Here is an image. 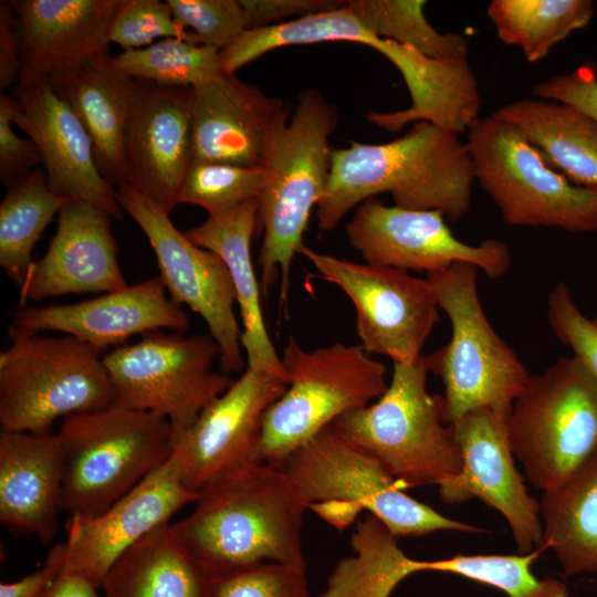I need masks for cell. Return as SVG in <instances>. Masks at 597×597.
<instances>
[{"mask_svg": "<svg viewBox=\"0 0 597 597\" xmlns=\"http://www.w3.org/2000/svg\"><path fill=\"white\" fill-rule=\"evenodd\" d=\"M473 182L460 135L416 122L391 142H352L333 150L327 186L316 207L317 224L334 230L352 209L384 192L398 207L437 210L458 221L471 208Z\"/></svg>", "mask_w": 597, "mask_h": 597, "instance_id": "obj_1", "label": "cell"}, {"mask_svg": "<svg viewBox=\"0 0 597 597\" xmlns=\"http://www.w3.org/2000/svg\"><path fill=\"white\" fill-rule=\"evenodd\" d=\"M307 509L280 467L254 462L200 490L192 512L171 526L210 576L264 562L306 565Z\"/></svg>", "mask_w": 597, "mask_h": 597, "instance_id": "obj_2", "label": "cell"}, {"mask_svg": "<svg viewBox=\"0 0 597 597\" xmlns=\"http://www.w3.org/2000/svg\"><path fill=\"white\" fill-rule=\"evenodd\" d=\"M337 107L317 90L302 92L290 118L272 133L262 167L266 185L259 197L256 234L260 286L264 297L280 279V303L287 300L294 255L303 242L312 210L327 186L332 153L329 136Z\"/></svg>", "mask_w": 597, "mask_h": 597, "instance_id": "obj_3", "label": "cell"}, {"mask_svg": "<svg viewBox=\"0 0 597 597\" xmlns=\"http://www.w3.org/2000/svg\"><path fill=\"white\" fill-rule=\"evenodd\" d=\"M63 510L93 517L107 510L174 453L176 430L160 415L113 405L62 419Z\"/></svg>", "mask_w": 597, "mask_h": 597, "instance_id": "obj_4", "label": "cell"}, {"mask_svg": "<svg viewBox=\"0 0 597 597\" xmlns=\"http://www.w3.org/2000/svg\"><path fill=\"white\" fill-rule=\"evenodd\" d=\"M426 356L394 363L385 392L370 405L348 411L333 427L349 442L377 459L404 489L438 485L457 475L462 457L441 397L427 389Z\"/></svg>", "mask_w": 597, "mask_h": 597, "instance_id": "obj_5", "label": "cell"}, {"mask_svg": "<svg viewBox=\"0 0 597 597\" xmlns=\"http://www.w3.org/2000/svg\"><path fill=\"white\" fill-rule=\"evenodd\" d=\"M473 264L457 262L427 275L438 307L451 324L449 342L427 355L429 371L443 386L442 415L448 425L481 408L510 412L530 375L483 312Z\"/></svg>", "mask_w": 597, "mask_h": 597, "instance_id": "obj_6", "label": "cell"}, {"mask_svg": "<svg viewBox=\"0 0 597 597\" xmlns=\"http://www.w3.org/2000/svg\"><path fill=\"white\" fill-rule=\"evenodd\" d=\"M8 335L0 352L1 430L52 432L59 418L115 405L104 352L69 335Z\"/></svg>", "mask_w": 597, "mask_h": 597, "instance_id": "obj_7", "label": "cell"}, {"mask_svg": "<svg viewBox=\"0 0 597 597\" xmlns=\"http://www.w3.org/2000/svg\"><path fill=\"white\" fill-rule=\"evenodd\" d=\"M512 452L527 480L557 489L597 455V379L572 355L530 376L512 404Z\"/></svg>", "mask_w": 597, "mask_h": 597, "instance_id": "obj_8", "label": "cell"}, {"mask_svg": "<svg viewBox=\"0 0 597 597\" xmlns=\"http://www.w3.org/2000/svg\"><path fill=\"white\" fill-rule=\"evenodd\" d=\"M286 389L265 411L258 462L280 465L342 415L364 408L387 389L386 366L360 345L311 350L290 337L281 356Z\"/></svg>", "mask_w": 597, "mask_h": 597, "instance_id": "obj_9", "label": "cell"}, {"mask_svg": "<svg viewBox=\"0 0 597 597\" xmlns=\"http://www.w3.org/2000/svg\"><path fill=\"white\" fill-rule=\"evenodd\" d=\"M474 181L513 227L597 231V190L570 182L552 168L515 125L494 115L468 129Z\"/></svg>", "mask_w": 597, "mask_h": 597, "instance_id": "obj_10", "label": "cell"}, {"mask_svg": "<svg viewBox=\"0 0 597 597\" xmlns=\"http://www.w3.org/2000/svg\"><path fill=\"white\" fill-rule=\"evenodd\" d=\"M310 509L335 502L356 514L366 510L399 536L437 531L468 533L483 528L449 519L406 494L404 486L373 455L346 440L329 425L277 465Z\"/></svg>", "mask_w": 597, "mask_h": 597, "instance_id": "obj_11", "label": "cell"}, {"mask_svg": "<svg viewBox=\"0 0 597 597\" xmlns=\"http://www.w3.org/2000/svg\"><path fill=\"white\" fill-rule=\"evenodd\" d=\"M220 350L209 334L158 329L143 334L104 354V365L115 392V405L166 417L176 433L232 384L217 371Z\"/></svg>", "mask_w": 597, "mask_h": 597, "instance_id": "obj_12", "label": "cell"}, {"mask_svg": "<svg viewBox=\"0 0 597 597\" xmlns=\"http://www.w3.org/2000/svg\"><path fill=\"white\" fill-rule=\"evenodd\" d=\"M320 277L339 287L356 312V333L369 355L392 363L420 358L439 321L438 304L427 279L389 266L360 263L301 245Z\"/></svg>", "mask_w": 597, "mask_h": 597, "instance_id": "obj_13", "label": "cell"}, {"mask_svg": "<svg viewBox=\"0 0 597 597\" xmlns=\"http://www.w3.org/2000/svg\"><path fill=\"white\" fill-rule=\"evenodd\" d=\"M116 192L122 210L148 239L169 296L205 321L220 350V370L230 374L245 369L242 327L234 312L235 292L223 260L193 243L174 226L168 212L143 193L125 185L118 186Z\"/></svg>", "mask_w": 597, "mask_h": 597, "instance_id": "obj_14", "label": "cell"}, {"mask_svg": "<svg viewBox=\"0 0 597 597\" xmlns=\"http://www.w3.org/2000/svg\"><path fill=\"white\" fill-rule=\"evenodd\" d=\"M437 210L387 206L375 197L357 206L345 232L365 263L405 271H446L457 262L473 264L489 279L501 277L511 264L505 242L480 244L459 240Z\"/></svg>", "mask_w": 597, "mask_h": 597, "instance_id": "obj_15", "label": "cell"}, {"mask_svg": "<svg viewBox=\"0 0 597 597\" xmlns=\"http://www.w3.org/2000/svg\"><path fill=\"white\" fill-rule=\"evenodd\" d=\"M509 413L481 408L451 425L461 452L462 469L437 486L447 504L478 498L495 509L507 522L519 554H527L544 548L541 504L528 494L514 464Z\"/></svg>", "mask_w": 597, "mask_h": 597, "instance_id": "obj_16", "label": "cell"}, {"mask_svg": "<svg viewBox=\"0 0 597 597\" xmlns=\"http://www.w3.org/2000/svg\"><path fill=\"white\" fill-rule=\"evenodd\" d=\"M285 389L283 379L245 367L191 426L176 433L174 453L185 484L199 492L258 462L264 413Z\"/></svg>", "mask_w": 597, "mask_h": 597, "instance_id": "obj_17", "label": "cell"}, {"mask_svg": "<svg viewBox=\"0 0 597 597\" xmlns=\"http://www.w3.org/2000/svg\"><path fill=\"white\" fill-rule=\"evenodd\" d=\"M199 492L181 476L175 453L133 490L93 517L69 516L65 522L66 564L97 587L114 563L155 528L170 523L172 515Z\"/></svg>", "mask_w": 597, "mask_h": 597, "instance_id": "obj_18", "label": "cell"}, {"mask_svg": "<svg viewBox=\"0 0 597 597\" xmlns=\"http://www.w3.org/2000/svg\"><path fill=\"white\" fill-rule=\"evenodd\" d=\"M189 316L168 294L160 276L70 304L18 306L8 332H55L106 353L135 335L185 332Z\"/></svg>", "mask_w": 597, "mask_h": 597, "instance_id": "obj_19", "label": "cell"}, {"mask_svg": "<svg viewBox=\"0 0 597 597\" xmlns=\"http://www.w3.org/2000/svg\"><path fill=\"white\" fill-rule=\"evenodd\" d=\"M192 87L138 81L125 142V186L170 212L192 163ZM122 185V186H123Z\"/></svg>", "mask_w": 597, "mask_h": 597, "instance_id": "obj_20", "label": "cell"}, {"mask_svg": "<svg viewBox=\"0 0 597 597\" xmlns=\"http://www.w3.org/2000/svg\"><path fill=\"white\" fill-rule=\"evenodd\" d=\"M11 93L20 105L14 124L35 145L50 189L121 220L123 210L116 189L101 174L87 132L50 81L18 83Z\"/></svg>", "mask_w": 597, "mask_h": 597, "instance_id": "obj_21", "label": "cell"}, {"mask_svg": "<svg viewBox=\"0 0 597 597\" xmlns=\"http://www.w3.org/2000/svg\"><path fill=\"white\" fill-rule=\"evenodd\" d=\"M290 115L281 98L222 72L192 87V161L262 167L272 133Z\"/></svg>", "mask_w": 597, "mask_h": 597, "instance_id": "obj_22", "label": "cell"}, {"mask_svg": "<svg viewBox=\"0 0 597 597\" xmlns=\"http://www.w3.org/2000/svg\"><path fill=\"white\" fill-rule=\"evenodd\" d=\"M112 217L70 200L57 216L56 231L19 286V306L66 294L107 293L128 284L117 260Z\"/></svg>", "mask_w": 597, "mask_h": 597, "instance_id": "obj_23", "label": "cell"}, {"mask_svg": "<svg viewBox=\"0 0 597 597\" xmlns=\"http://www.w3.org/2000/svg\"><path fill=\"white\" fill-rule=\"evenodd\" d=\"M19 83L51 81L108 53L119 0H13Z\"/></svg>", "mask_w": 597, "mask_h": 597, "instance_id": "obj_24", "label": "cell"}, {"mask_svg": "<svg viewBox=\"0 0 597 597\" xmlns=\"http://www.w3.org/2000/svg\"><path fill=\"white\" fill-rule=\"evenodd\" d=\"M64 455L55 432L0 431V521L50 543L63 510Z\"/></svg>", "mask_w": 597, "mask_h": 597, "instance_id": "obj_25", "label": "cell"}, {"mask_svg": "<svg viewBox=\"0 0 597 597\" xmlns=\"http://www.w3.org/2000/svg\"><path fill=\"white\" fill-rule=\"evenodd\" d=\"M375 51L400 72L411 104L400 111H370V123L396 133L408 124L428 122L461 135L480 117L481 94L469 59H432L384 39Z\"/></svg>", "mask_w": 597, "mask_h": 597, "instance_id": "obj_26", "label": "cell"}, {"mask_svg": "<svg viewBox=\"0 0 597 597\" xmlns=\"http://www.w3.org/2000/svg\"><path fill=\"white\" fill-rule=\"evenodd\" d=\"M50 83L87 132L101 174L112 185L122 186L126 134L137 80L125 73L107 53Z\"/></svg>", "mask_w": 597, "mask_h": 597, "instance_id": "obj_27", "label": "cell"}, {"mask_svg": "<svg viewBox=\"0 0 597 597\" xmlns=\"http://www.w3.org/2000/svg\"><path fill=\"white\" fill-rule=\"evenodd\" d=\"M258 211L259 199H252L226 213L208 216L185 233L197 245L218 254L229 270L242 321L241 345L247 367L285 381L281 356L266 329L260 281L251 258Z\"/></svg>", "mask_w": 597, "mask_h": 597, "instance_id": "obj_28", "label": "cell"}, {"mask_svg": "<svg viewBox=\"0 0 597 597\" xmlns=\"http://www.w3.org/2000/svg\"><path fill=\"white\" fill-rule=\"evenodd\" d=\"M492 115L520 128L545 161L574 185L597 190V122L557 101L522 98Z\"/></svg>", "mask_w": 597, "mask_h": 597, "instance_id": "obj_29", "label": "cell"}, {"mask_svg": "<svg viewBox=\"0 0 597 597\" xmlns=\"http://www.w3.org/2000/svg\"><path fill=\"white\" fill-rule=\"evenodd\" d=\"M210 579L167 523L129 547L100 588L104 597H209Z\"/></svg>", "mask_w": 597, "mask_h": 597, "instance_id": "obj_30", "label": "cell"}, {"mask_svg": "<svg viewBox=\"0 0 597 597\" xmlns=\"http://www.w3.org/2000/svg\"><path fill=\"white\" fill-rule=\"evenodd\" d=\"M540 504L543 546L565 575L597 573V455Z\"/></svg>", "mask_w": 597, "mask_h": 597, "instance_id": "obj_31", "label": "cell"}, {"mask_svg": "<svg viewBox=\"0 0 597 597\" xmlns=\"http://www.w3.org/2000/svg\"><path fill=\"white\" fill-rule=\"evenodd\" d=\"M397 538L368 513L352 535L355 554L337 562L320 597H389L410 576Z\"/></svg>", "mask_w": 597, "mask_h": 597, "instance_id": "obj_32", "label": "cell"}, {"mask_svg": "<svg viewBox=\"0 0 597 597\" xmlns=\"http://www.w3.org/2000/svg\"><path fill=\"white\" fill-rule=\"evenodd\" d=\"M69 201L50 189L40 168L7 188L0 203V266L18 286L33 264L35 243Z\"/></svg>", "mask_w": 597, "mask_h": 597, "instance_id": "obj_33", "label": "cell"}, {"mask_svg": "<svg viewBox=\"0 0 597 597\" xmlns=\"http://www.w3.org/2000/svg\"><path fill=\"white\" fill-rule=\"evenodd\" d=\"M593 14L590 0H492L488 6L500 40L517 46L528 62L544 59Z\"/></svg>", "mask_w": 597, "mask_h": 597, "instance_id": "obj_34", "label": "cell"}, {"mask_svg": "<svg viewBox=\"0 0 597 597\" xmlns=\"http://www.w3.org/2000/svg\"><path fill=\"white\" fill-rule=\"evenodd\" d=\"M380 41L356 17L347 1L341 8L287 20L286 22L244 30L220 52L221 70L237 71L275 49L323 42H352L375 50Z\"/></svg>", "mask_w": 597, "mask_h": 597, "instance_id": "obj_35", "label": "cell"}, {"mask_svg": "<svg viewBox=\"0 0 597 597\" xmlns=\"http://www.w3.org/2000/svg\"><path fill=\"white\" fill-rule=\"evenodd\" d=\"M375 36L410 46L432 59H468L469 42L459 33H440L427 20L423 0L347 1Z\"/></svg>", "mask_w": 597, "mask_h": 597, "instance_id": "obj_36", "label": "cell"}, {"mask_svg": "<svg viewBox=\"0 0 597 597\" xmlns=\"http://www.w3.org/2000/svg\"><path fill=\"white\" fill-rule=\"evenodd\" d=\"M114 57L135 80L160 86L193 87L222 73L218 50L175 38L123 51Z\"/></svg>", "mask_w": 597, "mask_h": 597, "instance_id": "obj_37", "label": "cell"}, {"mask_svg": "<svg viewBox=\"0 0 597 597\" xmlns=\"http://www.w3.org/2000/svg\"><path fill=\"white\" fill-rule=\"evenodd\" d=\"M265 185L263 167L192 161L181 185L179 203L195 205L208 216H218L259 199Z\"/></svg>", "mask_w": 597, "mask_h": 597, "instance_id": "obj_38", "label": "cell"}, {"mask_svg": "<svg viewBox=\"0 0 597 597\" xmlns=\"http://www.w3.org/2000/svg\"><path fill=\"white\" fill-rule=\"evenodd\" d=\"M209 597H310L306 565L264 562L211 576Z\"/></svg>", "mask_w": 597, "mask_h": 597, "instance_id": "obj_39", "label": "cell"}, {"mask_svg": "<svg viewBox=\"0 0 597 597\" xmlns=\"http://www.w3.org/2000/svg\"><path fill=\"white\" fill-rule=\"evenodd\" d=\"M158 38L200 44L192 31L176 20L166 1L119 0L109 30L111 43L127 51L148 46Z\"/></svg>", "mask_w": 597, "mask_h": 597, "instance_id": "obj_40", "label": "cell"}, {"mask_svg": "<svg viewBox=\"0 0 597 597\" xmlns=\"http://www.w3.org/2000/svg\"><path fill=\"white\" fill-rule=\"evenodd\" d=\"M176 20L190 28L200 44L219 52L247 30L240 0H167Z\"/></svg>", "mask_w": 597, "mask_h": 597, "instance_id": "obj_41", "label": "cell"}, {"mask_svg": "<svg viewBox=\"0 0 597 597\" xmlns=\"http://www.w3.org/2000/svg\"><path fill=\"white\" fill-rule=\"evenodd\" d=\"M546 317L557 339L569 347L597 379V325L582 313L564 282L549 292Z\"/></svg>", "mask_w": 597, "mask_h": 597, "instance_id": "obj_42", "label": "cell"}, {"mask_svg": "<svg viewBox=\"0 0 597 597\" xmlns=\"http://www.w3.org/2000/svg\"><path fill=\"white\" fill-rule=\"evenodd\" d=\"M19 108V102L12 93H0V179L6 188L41 164L35 145L29 138L19 137L13 129Z\"/></svg>", "mask_w": 597, "mask_h": 597, "instance_id": "obj_43", "label": "cell"}, {"mask_svg": "<svg viewBox=\"0 0 597 597\" xmlns=\"http://www.w3.org/2000/svg\"><path fill=\"white\" fill-rule=\"evenodd\" d=\"M538 98L572 105L597 122V71L591 64L553 75L533 86Z\"/></svg>", "mask_w": 597, "mask_h": 597, "instance_id": "obj_44", "label": "cell"}, {"mask_svg": "<svg viewBox=\"0 0 597 597\" xmlns=\"http://www.w3.org/2000/svg\"><path fill=\"white\" fill-rule=\"evenodd\" d=\"M247 30L265 28L314 13L341 8L336 0H240Z\"/></svg>", "mask_w": 597, "mask_h": 597, "instance_id": "obj_45", "label": "cell"}, {"mask_svg": "<svg viewBox=\"0 0 597 597\" xmlns=\"http://www.w3.org/2000/svg\"><path fill=\"white\" fill-rule=\"evenodd\" d=\"M66 564L65 543L54 545L44 564L36 570L11 583L0 584V597H43L61 576Z\"/></svg>", "mask_w": 597, "mask_h": 597, "instance_id": "obj_46", "label": "cell"}, {"mask_svg": "<svg viewBox=\"0 0 597 597\" xmlns=\"http://www.w3.org/2000/svg\"><path fill=\"white\" fill-rule=\"evenodd\" d=\"M22 69L17 22L10 1H0V90L13 88Z\"/></svg>", "mask_w": 597, "mask_h": 597, "instance_id": "obj_47", "label": "cell"}, {"mask_svg": "<svg viewBox=\"0 0 597 597\" xmlns=\"http://www.w3.org/2000/svg\"><path fill=\"white\" fill-rule=\"evenodd\" d=\"M98 588L87 578L64 569L43 597H102Z\"/></svg>", "mask_w": 597, "mask_h": 597, "instance_id": "obj_48", "label": "cell"}, {"mask_svg": "<svg viewBox=\"0 0 597 597\" xmlns=\"http://www.w3.org/2000/svg\"><path fill=\"white\" fill-rule=\"evenodd\" d=\"M593 321L597 325V316Z\"/></svg>", "mask_w": 597, "mask_h": 597, "instance_id": "obj_49", "label": "cell"}]
</instances>
